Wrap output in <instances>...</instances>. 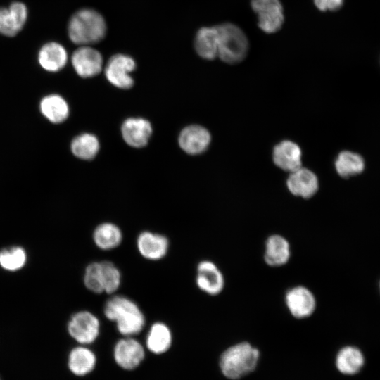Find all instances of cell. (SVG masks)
I'll return each mask as SVG.
<instances>
[{
  "instance_id": "4dcf8cb0",
  "label": "cell",
  "mask_w": 380,
  "mask_h": 380,
  "mask_svg": "<svg viewBox=\"0 0 380 380\" xmlns=\"http://www.w3.org/2000/svg\"><path fill=\"white\" fill-rule=\"evenodd\" d=\"M313 1L321 11H336L343 6L344 0H313Z\"/></svg>"
},
{
  "instance_id": "5bb4252c",
  "label": "cell",
  "mask_w": 380,
  "mask_h": 380,
  "mask_svg": "<svg viewBox=\"0 0 380 380\" xmlns=\"http://www.w3.org/2000/svg\"><path fill=\"white\" fill-rule=\"evenodd\" d=\"M302 156L300 146L291 140H281L272 148V158L274 164L289 173L302 167Z\"/></svg>"
},
{
  "instance_id": "8992f818",
  "label": "cell",
  "mask_w": 380,
  "mask_h": 380,
  "mask_svg": "<svg viewBox=\"0 0 380 380\" xmlns=\"http://www.w3.org/2000/svg\"><path fill=\"white\" fill-rule=\"evenodd\" d=\"M145 349L144 346L134 336H122L113 346L114 361L122 369L134 370L144 360Z\"/></svg>"
},
{
  "instance_id": "1f68e13d",
  "label": "cell",
  "mask_w": 380,
  "mask_h": 380,
  "mask_svg": "<svg viewBox=\"0 0 380 380\" xmlns=\"http://www.w3.org/2000/svg\"><path fill=\"white\" fill-rule=\"evenodd\" d=\"M0 380H1V379H0Z\"/></svg>"
},
{
  "instance_id": "2e32d148",
  "label": "cell",
  "mask_w": 380,
  "mask_h": 380,
  "mask_svg": "<svg viewBox=\"0 0 380 380\" xmlns=\"http://www.w3.org/2000/svg\"><path fill=\"white\" fill-rule=\"evenodd\" d=\"M28 17L25 4L14 1L8 8H0V34L6 37L15 36L24 27Z\"/></svg>"
},
{
  "instance_id": "4316f807",
  "label": "cell",
  "mask_w": 380,
  "mask_h": 380,
  "mask_svg": "<svg viewBox=\"0 0 380 380\" xmlns=\"http://www.w3.org/2000/svg\"><path fill=\"white\" fill-rule=\"evenodd\" d=\"M99 148L98 138L90 133H83L75 137L70 144L72 154L80 159L86 160L94 158Z\"/></svg>"
},
{
  "instance_id": "7c38bea8",
  "label": "cell",
  "mask_w": 380,
  "mask_h": 380,
  "mask_svg": "<svg viewBox=\"0 0 380 380\" xmlns=\"http://www.w3.org/2000/svg\"><path fill=\"white\" fill-rule=\"evenodd\" d=\"M71 63L80 77H93L102 70L103 57L98 50L88 45L81 46L73 52Z\"/></svg>"
},
{
  "instance_id": "277c9868",
  "label": "cell",
  "mask_w": 380,
  "mask_h": 380,
  "mask_svg": "<svg viewBox=\"0 0 380 380\" xmlns=\"http://www.w3.org/2000/svg\"><path fill=\"white\" fill-rule=\"evenodd\" d=\"M218 35L217 56L224 63L236 64L247 56L248 40L243 30L231 23L216 25Z\"/></svg>"
},
{
  "instance_id": "52a82bcc",
  "label": "cell",
  "mask_w": 380,
  "mask_h": 380,
  "mask_svg": "<svg viewBox=\"0 0 380 380\" xmlns=\"http://www.w3.org/2000/svg\"><path fill=\"white\" fill-rule=\"evenodd\" d=\"M251 6L258 16V25L267 34L279 30L284 20L280 0H251Z\"/></svg>"
},
{
  "instance_id": "484cf974",
  "label": "cell",
  "mask_w": 380,
  "mask_h": 380,
  "mask_svg": "<svg viewBox=\"0 0 380 380\" xmlns=\"http://www.w3.org/2000/svg\"><path fill=\"white\" fill-rule=\"evenodd\" d=\"M335 169L343 178H349L360 174L365 168L362 157L355 153L341 151L335 160Z\"/></svg>"
},
{
  "instance_id": "f546056e",
  "label": "cell",
  "mask_w": 380,
  "mask_h": 380,
  "mask_svg": "<svg viewBox=\"0 0 380 380\" xmlns=\"http://www.w3.org/2000/svg\"><path fill=\"white\" fill-rule=\"evenodd\" d=\"M85 287L95 294L103 293L101 261H93L85 267L83 275Z\"/></svg>"
},
{
  "instance_id": "cb8c5ba5",
  "label": "cell",
  "mask_w": 380,
  "mask_h": 380,
  "mask_svg": "<svg viewBox=\"0 0 380 380\" xmlns=\"http://www.w3.org/2000/svg\"><path fill=\"white\" fill-rule=\"evenodd\" d=\"M194 48L198 55L205 60H213L218 55V35L216 26L203 27L196 32Z\"/></svg>"
},
{
  "instance_id": "7402d4cb",
  "label": "cell",
  "mask_w": 380,
  "mask_h": 380,
  "mask_svg": "<svg viewBox=\"0 0 380 380\" xmlns=\"http://www.w3.org/2000/svg\"><path fill=\"white\" fill-rule=\"evenodd\" d=\"M123 233L120 227L110 222L99 224L92 232L94 245L102 251L117 248L122 242Z\"/></svg>"
},
{
  "instance_id": "83f0119b",
  "label": "cell",
  "mask_w": 380,
  "mask_h": 380,
  "mask_svg": "<svg viewBox=\"0 0 380 380\" xmlns=\"http://www.w3.org/2000/svg\"><path fill=\"white\" fill-rule=\"evenodd\" d=\"M27 262V254L23 248L12 246L0 251V266L8 271L22 269Z\"/></svg>"
},
{
  "instance_id": "ac0fdd59",
  "label": "cell",
  "mask_w": 380,
  "mask_h": 380,
  "mask_svg": "<svg viewBox=\"0 0 380 380\" xmlns=\"http://www.w3.org/2000/svg\"><path fill=\"white\" fill-rule=\"evenodd\" d=\"M172 333L170 327L163 322H153L146 336L145 347L154 355L167 352L172 344Z\"/></svg>"
},
{
  "instance_id": "9c48e42d",
  "label": "cell",
  "mask_w": 380,
  "mask_h": 380,
  "mask_svg": "<svg viewBox=\"0 0 380 380\" xmlns=\"http://www.w3.org/2000/svg\"><path fill=\"white\" fill-rule=\"evenodd\" d=\"M286 308L296 319H305L315 311L317 302L313 293L304 286H296L287 290L284 296Z\"/></svg>"
},
{
  "instance_id": "4fadbf2b",
  "label": "cell",
  "mask_w": 380,
  "mask_h": 380,
  "mask_svg": "<svg viewBox=\"0 0 380 380\" xmlns=\"http://www.w3.org/2000/svg\"><path fill=\"white\" fill-rule=\"evenodd\" d=\"M286 187L293 196L308 199L313 197L319 189V179L311 170L301 167L289 173Z\"/></svg>"
},
{
  "instance_id": "e0dca14e",
  "label": "cell",
  "mask_w": 380,
  "mask_h": 380,
  "mask_svg": "<svg viewBox=\"0 0 380 380\" xmlns=\"http://www.w3.org/2000/svg\"><path fill=\"white\" fill-rule=\"evenodd\" d=\"M151 122L142 118L126 119L121 127L124 141L134 148H142L147 145L152 134Z\"/></svg>"
},
{
  "instance_id": "3957f363",
  "label": "cell",
  "mask_w": 380,
  "mask_h": 380,
  "mask_svg": "<svg viewBox=\"0 0 380 380\" xmlns=\"http://www.w3.org/2000/svg\"><path fill=\"white\" fill-rule=\"evenodd\" d=\"M260 353L248 342H241L227 348L220 355V368L229 379H238L256 367Z\"/></svg>"
},
{
  "instance_id": "ffe728a7",
  "label": "cell",
  "mask_w": 380,
  "mask_h": 380,
  "mask_svg": "<svg viewBox=\"0 0 380 380\" xmlns=\"http://www.w3.org/2000/svg\"><path fill=\"white\" fill-rule=\"evenodd\" d=\"M68 53L65 47L56 42L44 44L38 52L39 65L46 71L56 72L62 70L68 62Z\"/></svg>"
},
{
  "instance_id": "ba28073f",
  "label": "cell",
  "mask_w": 380,
  "mask_h": 380,
  "mask_svg": "<svg viewBox=\"0 0 380 380\" xmlns=\"http://www.w3.org/2000/svg\"><path fill=\"white\" fill-rule=\"evenodd\" d=\"M135 68L136 63L131 56L118 53L110 58L104 73L111 84L121 89H128L134 85V80L130 74Z\"/></svg>"
},
{
  "instance_id": "9a60e30c",
  "label": "cell",
  "mask_w": 380,
  "mask_h": 380,
  "mask_svg": "<svg viewBox=\"0 0 380 380\" xmlns=\"http://www.w3.org/2000/svg\"><path fill=\"white\" fill-rule=\"evenodd\" d=\"M211 139V134L205 127L199 125H191L181 131L178 143L185 153L198 155L208 148Z\"/></svg>"
},
{
  "instance_id": "5b68a950",
  "label": "cell",
  "mask_w": 380,
  "mask_h": 380,
  "mask_svg": "<svg viewBox=\"0 0 380 380\" xmlns=\"http://www.w3.org/2000/svg\"><path fill=\"white\" fill-rule=\"evenodd\" d=\"M99 317L89 310L75 312L68 322V332L80 345L89 346L94 343L101 333Z\"/></svg>"
},
{
  "instance_id": "d6986e66",
  "label": "cell",
  "mask_w": 380,
  "mask_h": 380,
  "mask_svg": "<svg viewBox=\"0 0 380 380\" xmlns=\"http://www.w3.org/2000/svg\"><path fill=\"white\" fill-rule=\"evenodd\" d=\"M96 362L95 353L85 345L80 344L72 348L68 357L69 370L77 376H84L92 372Z\"/></svg>"
},
{
  "instance_id": "d4e9b609",
  "label": "cell",
  "mask_w": 380,
  "mask_h": 380,
  "mask_svg": "<svg viewBox=\"0 0 380 380\" xmlns=\"http://www.w3.org/2000/svg\"><path fill=\"white\" fill-rule=\"evenodd\" d=\"M364 365V357L361 351L353 346L341 348L336 358L338 370L344 374H354L358 372Z\"/></svg>"
},
{
  "instance_id": "6da1fadb",
  "label": "cell",
  "mask_w": 380,
  "mask_h": 380,
  "mask_svg": "<svg viewBox=\"0 0 380 380\" xmlns=\"http://www.w3.org/2000/svg\"><path fill=\"white\" fill-rule=\"evenodd\" d=\"M103 315L115 324L122 336H134L143 331L146 317L138 304L129 297L113 295L103 305Z\"/></svg>"
},
{
  "instance_id": "7a4b0ae2",
  "label": "cell",
  "mask_w": 380,
  "mask_h": 380,
  "mask_svg": "<svg viewBox=\"0 0 380 380\" xmlns=\"http://www.w3.org/2000/svg\"><path fill=\"white\" fill-rule=\"evenodd\" d=\"M106 24L103 17L96 11L82 8L70 18L68 25V37L72 42L80 46L97 43L106 34Z\"/></svg>"
},
{
  "instance_id": "44dd1931",
  "label": "cell",
  "mask_w": 380,
  "mask_h": 380,
  "mask_svg": "<svg viewBox=\"0 0 380 380\" xmlns=\"http://www.w3.org/2000/svg\"><path fill=\"white\" fill-rule=\"evenodd\" d=\"M291 255L290 243L283 236L272 234L266 239L264 260L269 266L280 267L286 265Z\"/></svg>"
},
{
  "instance_id": "8fae6325",
  "label": "cell",
  "mask_w": 380,
  "mask_h": 380,
  "mask_svg": "<svg viewBox=\"0 0 380 380\" xmlns=\"http://www.w3.org/2000/svg\"><path fill=\"white\" fill-rule=\"evenodd\" d=\"M195 281L202 292L213 296L220 294L225 284L222 271L209 260H203L198 263Z\"/></svg>"
},
{
  "instance_id": "f1b7e54d",
  "label": "cell",
  "mask_w": 380,
  "mask_h": 380,
  "mask_svg": "<svg viewBox=\"0 0 380 380\" xmlns=\"http://www.w3.org/2000/svg\"><path fill=\"white\" fill-rule=\"evenodd\" d=\"M103 292L113 295L119 289L122 274L119 268L111 261H101Z\"/></svg>"
},
{
  "instance_id": "30bf717a",
  "label": "cell",
  "mask_w": 380,
  "mask_h": 380,
  "mask_svg": "<svg viewBox=\"0 0 380 380\" xmlns=\"http://www.w3.org/2000/svg\"><path fill=\"white\" fill-rule=\"evenodd\" d=\"M136 246L142 258L151 261H158L167 255L170 241L163 234L144 230L137 235Z\"/></svg>"
},
{
  "instance_id": "603a6c76",
  "label": "cell",
  "mask_w": 380,
  "mask_h": 380,
  "mask_svg": "<svg viewBox=\"0 0 380 380\" xmlns=\"http://www.w3.org/2000/svg\"><path fill=\"white\" fill-rule=\"evenodd\" d=\"M39 109L44 117L54 124L64 122L70 113L66 100L56 94L43 97L39 103Z\"/></svg>"
}]
</instances>
